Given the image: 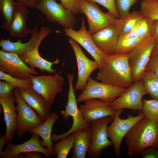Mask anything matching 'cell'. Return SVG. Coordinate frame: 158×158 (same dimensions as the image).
<instances>
[{
	"mask_svg": "<svg viewBox=\"0 0 158 158\" xmlns=\"http://www.w3.org/2000/svg\"><path fill=\"white\" fill-rule=\"evenodd\" d=\"M16 99L13 92L5 96L0 97V104L4 114V119L6 125L5 137L8 142L14 138V134L17 131V114L14 103Z\"/></svg>",
	"mask_w": 158,
	"mask_h": 158,
	"instance_id": "20",
	"label": "cell"
},
{
	"mask_svg": "<svg viewBox=\"0 0 158 158\" xmlns=\"http://www.w3.org/2000/svg\"><path fill=\"white\" fill-rule=\"evenodd\" d=\"M91 36L97 47L107 55L116 53L119 33L115 25L105 28Z\"/></svg>",
	"mask_w": 158,
	"mask_h": 158,
	"instance_id": "18",
	"label": "cell"
},
{
	"mask_svg": "<svg viewBox=\"0 0 158 158\" xmlns=\"http://www.w3.org/2000/svg\"><path fill=\"white\" fill-rule=\"evenodd\" d=\"M155 41L153 37L142 40L129 53L128 61L133 82L141 79Z\"/></svg>",
	"mask_w": 158,
	"mask_h": 158,
	"instance_id": "5",
	"label": "cell"
},
{
	"mask_svg": "<svg viewBox=\"0 0 158 158\" xmlns=\"http://www.w3.org/2000/svg\"><path fill=\"white\" fill-rule=\"evenodd\" d=\"M35 7L43 13L49 20L58 23L64 28H73L76 24L75 15L56 0H39Z\"/></svg>",
	"mask_w": 158,
	"mask_h": 158,
	"instance_id": "8",
	"label": "cell"
},
{
	"mask_svg": "<svg viewBox=\"0 0 158 158\" xmlns=\"http://www.w3.org/2000/svg\"><path fill=\"white\" fill-rule=\"evenodd\" d=\"M0 79L10 83L17 88L32 87V78L21 79L13 77L0 70Z\"/></svg>",
	"mask_w": 158,
	"mask_h": 158,
	"instance_id": "34",
	"label": "cell"
},
{
	"mask_svg": "<svg viewBox=\"0 0 158 158\" xmlns=\"http://www.w3.org/2000/svg\"><path fill=\"white\" fill-rule=\"evenodd\" d=\"M151 55H158V39L156 40L155 45Z\"/></svg>",
	"mask_w": 158,
	"mask_h": 158,
	"instance_id": "47",
	"label": "cell"
},
{
	"mask_svg": "<svg viewBox=\"0 0 158 158\" xmlns=\"http://www.w3.org/2000/svg\"><path fill=\"white\" fill-rule=\"evenodd\" d=\"M41 42L32 50L18 55L25 64H28L33 68H37L42 72L46 71L49 73L57 72L52 68L54 64H58L60 61L58 58L54 62H50L42 58L40 55L38 48Z\"/></svg>",
	"mask_w": 158,
	"mask_h": 158,
	"instance_id": "22",
	"label": "cell"
},
{
	"mask_svg": "<svg viewBox=\"0 0 158 158\" xmlns=\"http://www.w3.org/2000/svg\"><path fill=\"white\" fill-rule=\"evenodd\" d=\"M13 93L16 99L17 112L16 135L21 138L26 131L42 124L44 121L23 100L16 87Z\"/></svg>",
	"mask_w": 158,
	"mask_h": 158,
	"instance_id": "7",
	"label": "cell"
},
{
	"mask_svg": "<svg viewBox=\"0 0 158 158\" xmlns=\"http://www.w3.org/2000/svg\"><path fill=\"white\" fill-rule=\"evenodd\" d=\"M25 153V158H41L42 153L36 151H31Z\"/></svg>",
	"mask_w": 158,
	"mask_h": 158,
	"instance_id": "44",
	"label": "cell"
},
{
	"mask_svg": "<svg viewBox=\"0 0 158 158\" xmlns=\"http://www.w3.org/2000/svg\"><path fill=\"white\" fill-rule=\"evenodd\" d=\"M58 118L56 113L51 112L47 119L42 124L28 131L30 133L36 134L42 137V141H40V144L48 149L51 157L54 155L53 143L51 139V131L54 123Z\"/></svg>",
	"mask_w": 158,
	"mask_h": 158,
	"instance_id": "23",
	"label": "cell"
},
{
	"mask_svg": "<svg viewBox=\"0 0 158 158\" xmlns=\"http://www.w3.org/2000/svg\"><path fill=\"white\" fill-rule=\"evenodd\" d=\"M154 21L149 18L144 16L139 23L138 37L142 40L153 37Z\"/></svg>",
	"mask_w": 158,
	"mask_h": 158,
	"instance_id": "33",
	"label": "cell"
},
{
	"mask_svg": "<svg viewBox=\"0 0 158 158\" xmlns=\"http://www.w3.org/2000/svg\"><path fill=\"white\" fill-rule=\"evenodd\" d=\"M16 87L12 84L6 81H0V97L7 95Z\"/></svg>",
	"mask_w": 158,
	"mask_h": 158,
	"instance_id": "39",
	"label": "cell"
},
{
	"mask_svg": "<svg viewBox=\"0 0 158 158\" xmlns=\"http://www.w3.org/2000/svg\"><path fill=\"white\" fill-rule=\"evenodd\" d=\"M7 141L5 135L0 136V149H2Z\"/></svg>",
	"mask_w": 158,
	"mask_h": 158,
	"instance_id": "46",
	"label": "cell"
},
{
	"mask_svg": "<svg viewBox=\"0 0 158 158\" xmlns=\"http://www.w3.org/2000/svg\"><path fill=\"white\" fill-rule=\"evenodd\" d=\"M140 11L144 16L153 20H158V0H142Z\"/></svg>",
	"mask_w": 158,
	"mask_h": 158,
	"instance_id": "31",
	"label": "cell"
},
{
	"mask_svg": "<svg viewBox=\"0 0 158 158\" xmlns=\"http://www.w3.org/2000/svg\"><path fill=\"white\" fill-rule=\"evenodd\" d=\"M142 41L138 36L128 38L119 37L116 53L129 54Z\"/></svg>",
	"mask_w": 158,
	"mask_h": 158,
	"instance_id": "30",
	"label": "cell"
},
{
	"mask_svg": "<svg viewBox=\"0 0 158 158\" xmlns=\"http://www.w3.org/2000/svg\"><path fill=\"white\" fill-rule=\"evenodd\" d=\"M74 142V133L53 144L54 155L58 158H66L71 149L73 147Z\"/></svg>",
	"mask_w": 158,
	"mask_h": 158,
	"instance_id": "28",
	"label": "cell"
},
{
	"mask_svg": "<svg viewBox=\"0 0 158 158\" xmlns=\"http://www.w3.org/2000/svg\"><path fill=\"white\" fill-rule=\"evenodd\" d=\"M80 13H84L87 17L88 31L91 35L105 28L116 25L117 18L103 12L95 2L80 0Z\"/></svg>",
	"mask_w": 158,
	"mask_h": 158,
	"instance_id": "11",
	"label": "cell"
},
{
	"mask_svg": "<svg viewBox=\"0 0 158 158\" xmlns=\"http://www.w3.org/2000/svg\"><path fill=\"white\" fill-rule=\"evenodd\" d=\"M18 3L27 8H32L35 7V5L39 0H17Z\"/></svg>",
	"mask_w": 158,
	"mask_h": 158,
	"instance_id": "42",
	"label": "cell"
},
{
	"mask_svg": "<svg viewBox=\"0 0 158 158\" xmlns=\"http://www.w3.org/2000/svg\"><path fill=\"white\" fill-rule=\"evenodd\" d=\"M65 33H62L69 37L81 45L93 57L99 66L103 58L107 55L101 51L94 42L91 35L86 28L84 19L82 18L81 26L78 30L70 28H63Z\"/></svg>",
	"mask_w": 158,
	"mask_h": 158,
	"instance_id": "16",
	"label": "cell"
},
{
	"mask_svg": "<svg viewBox=\"0 0 158 158\" xmlns=\"http://www.w3.org/2000/svg\"><path fill=\"white\" fill-rule=\"evenodd\" d=\"M129 54L115 53L105 56L95 77L100 82L126 88L133 83L128 61Z\"/></svg>",
	"mask_w": 158,
	"mask_h": 158,
	"instance_id": "1",
	"label": "cell"
},
{
	"mask_svg": "<svg viewBox=\"0 0 158 158\" xmlns=\"http://www.w3.org/2000/svg\"><path fill=\"white\" fill-rule=\"evenodd\" d=\"M69 42L74 53L78 68V80L74 88V91H82L91 73L99 68V66L95 61H92L86 56L76 42L70 38Z\"/></svg>",
	"mask_w": 158,
	"mask_h": 158,
	"instance_id": "14",
	"label": "cell"
},
{
	"mask_svg": "<svg viewBox=\"0 0 158 158\" xmlns=\"http://www.w3.org/2000/svg\"><path fill=\"white\" fill-rule=\"evenodd\" d=\"M138 0H115L116 10L120 18L126 16L130 13L131 6Z\"/></svg>",
	"mask_w": 158,
	"mask_h": 158,
	"instance_id": "35",
	"label": "cell"
},
{
	"mask_svg": "<svg viewBox=\"0 0 158 158\" xmlns=\"http://www.w3.org/2000/svg\"><path fill=\"white\" fill-rule=\"evenodd\" d=\"M67 76L69 86L68 99L67 104L65 106V109L61 111V113L64 120H66L70 116L72 117L73 123L70 129L64 133L60 135L51 134V140L54 142L65 138L71 133L90 126V123L87 122L83 117L77 105V102L73 87L74 75L67 73Z\"/></svg>",
	"mask_w": 158,
	"mask_h": 158,
	"instance_id": "3",
	"label": "cell"
},
{
	"mask_svg": "<svg viewBox=\"0 0 158 158\" xmlns=\"http://www.w3.org/2000/svg\"><path fill=\"white\" fill-rule=\"evenodd\" d=\"M147 94L141 79L134 82L126 88L121 95L110 102V105L115 111L124 109L140 111L142 108V97Z\"/></svg>",
	"mask_w": 158,
	"mask_h": 158,
	"instance_id": "10",
	"label": "cell"
},
{
	"mask_svg": "<svg viewBox=\"0 0 158 158\" xmlns=\"http://www.w3.org/2000/svg\"><path fill=\"white\" fill-rule=\"evenodd\" d=\"M32 30L31 37L30 40L26 43H22L20 39L17 42H12L9 39L1 38V50L18 55L35 48L39 43L41 42L49 34L51 31L49 28L42 27L39 31L37 24Z\"/></svg>",
	"mask_w": 158,
	"mask_h": 158,
	"instance_id": "15",
	"label": "cell"
},
{
	"mask_svg": "<svg viewBox=\"0 0 158 158\" xmlns=\"http://www.w3.org/2000/svg\"><path fill=\"white\" fill-rule=\"evenodd\" d=\"M61 3L66 8L72 11L75 15L80 13V0H60Z\"/></svg>",
	"mask_w": 158,
	"mask_h": 158,
	"instance_id": "37",
	"label": "cell"
},
{
	"mask_svg": "<svg viewBox=\"0 0 158 158\" xmlns=\"http://www.w3.org/2000/svg\"><path fill=\"white\" fill-rule=\"evenodd\" d=\"M74 133V142L72 157L85 158L91 144L90 128L88 127Z\"/></svg>",
	"mask_w": 158,
	"mask_h": 158,
	"instance_id": "25",
	"label": "cell"
},
{
	"mask_svg": "<svg viewBox=\"0 0 158 158\" xmlns=\"http://www.w3.org/2000/svg\"><path fill=\"white\" fill-rule=\"evenodd\" d=\"M157 78L154 73L145 71L141 80L147 94L153 99L158 100Z\"/></svg>",
	"mask_w": 158,
	"mask_h": 158,
	"instance_id": "29",
	"label": "cell"
},
{
	"mask_svg": "<svg viewBox=\"0 0 158 158\" xmlns=\"http://www.w3.org/2000/svg\"><path fill=\"white\" fill-rule=\"evenodd\" d=\"M0 70L10 75L21 79L32 78L37 75L34 68L29 67L15 54L0 50Z\"/></svg>",
	"mask_w": 158,
	"mask_h": 158,
	"instance_id": "13",
	"label": "cell"
},
{
	"mask_svg": "<svg viewBox=\"0 0 158 158\" xmlns=\"http://www.w3.org/2000/svg\"><path fill=\"white\" fill-rule=\"evenodd\" d=\"M140 154L142 158H158V150L151 147H148L143 150Z\"/></svg>",
	"mask_w": 158,
	"mask_h": 158,
	"instance_id": "40",
	"label": "cell"
},
{
	"mask_svg": "<svg viewBox=\"0 0 158 158\" xmlns=\"http://www.w3.org/2000/svg\"><path fill=\"white\" fill-rule=\"evenodd\" d=\"M145 71L154 73L158 77V55H151Z\"/></svg>",
	"mask_w": 158,
	"mask_h": 158,
	"instance_id": "38",
	"label": "cell"
},
{
	"mask_svg": "<svg viewBox=\"0 0 158 158\" xmlns=\"http://www.w3.org/2000/svg\"><path fill=\"white\" fill-rule=\"evenodd\" d=\"M78 109L85 120L88 123L110 116L114 118L116 111L110 105V102H106L96 99H92L85 101L80 104Z\"/></svg>",
	"mask_w": 158,
	"mask_h": 158,
	"instance_id": "17",
	"label": "cell"
},
{
	"mask_svg": "<svg viewBox=\"0 0 158 158\" xmlns=\"http://www.w3.org/2000/svg\"><path fill=\"white\" fill-rule=\"evenodd\" d=\"M16 3L13 0H0L1 27L6 30L13 18Z\"/></svg>",
	"mask_w": 158,
	"mask_h": 158,
	"instance_id": "27",
	"label": "cell"
},
{
	"mask_svg": "<svg viewBox=\"0 0 158 158\" xmlns=\"http://www.w3.org/2000/svg\"><path fill=\"white\" fill-rule=\"evenodd\" d=\"M123 111L121 109L116 111L112 122L107 128V137L112 143L116 156L121 155L120 147L124 137L136 123L145 117L141 112L136 116L129 115L127 118L122 119L120 116Z\"/></svg>",
	"mask_w": 158,
	"mask_h": 158,
	"instance_id": "4",
	"label": "cell"
},
{
	"mask_svg": "<svg viewBox=\"0 0 158 158\" xmlns=\"http://www.w3.org/2000/svg\"><path fill=\"white\" fill-rule=\"evenodd\" d=\"M143 106L141 112L145 117L151 120L158 122V100H142Z\"/></svg>",
	"mask_w": 158,
	"mask_h": 158,
	"instance_id": "32",
	"label": "cell"
},
{
	"mask_svg": "<svg viewBox=\"0 0 158 158\" xmlns=\"http://www.w3.org/2000/svg\"><path fill=\"white\" fill-rule=\"evenodd\" d=\"M144 16L140 11H134L126 16L117 18L115 25L119 31V37L130 31Z\"/></svg>",
	"mask_w": 158,
	"mask_h": 158,
	"instance_id": "26",
	"label": "cell"
},
{
	"mask_svg": "<svg viewBox=\"0 0 158 158\" xmlns=\"http://www.w3.org/2000/svg\"><path fill=\"white\" fill-rule=\"evenodd\" d=\"M64 81V78L57 72L51 75L34 76L32 78V88L52 105L56 95L62 91Z\"/></svg>",
	"mask_w": 158,
	"mask_h": 158,
	"instance_id": "12",
	"label": "cell"
},
{
	"mask_svg": "<svg viewBox=\"0 0 158 158\" xmlns=\"http://www.w3.org/2000/svg\"><path fill=\"white\" fill-rule=\"evenodd\" d=\"M125 138L127 152L130 157L140 154L148 147L158 150V122L145 117L133 126Z\"/></svg>",
	"mask_w": 158,
	"mask_h": 158,
	"instance_id": "2",
	"label": "cell"
},
{
	"mask_svg": "<svg viewBox=\"0 0 158 158\" xmlns=\"http://www.w3.org/2000/svg\"><path fill=\"white\" fill-rule=\"evenodd\" d=\"M29 13L26 7L16 2L13 18L7 30L11 36L21 39L31 33L32 30H29L26 24Z\"/></svg>",
	"mask_w": 158,
	"mask_h": 158,
	"instance_id": "21",
	"label": "cell"
},
{
	"mask_svg": "<svg viewBox=\"0 0 158 158\" xmlns=\"http://www.w3.org/2000/svg\"><path fill=\"white\" fill-rule=\"evenodd\" d=\"M139 23L130 31L126 34L121 36L119 37L128 38L138 36V29Z\"/></svg>",
	"mask_w": 158,
	"mask_h": 158,
	"instance_id": "43",
	"label": "cell"
},
{
	"mask_svg": "<svg viewBox=\"0 0 158 158\" xmlns=\"http://www.w3.org/2000/svg\"><path fill=\"white\" fill-rule=\"evenodd\" d=\"M126 88H119L99 82L90 77L86 87L76 98L77 102L92 99L111 102L121 95Z\"/></svg>",
	"mask_w": 158,
	"mask_h": 158,
	"instance_id": "6",
	"label": "cell"
},
{
	"mask_svg": "<svg viewBox=\"0 0 158 158\" xmlns=\"http://www.w3.org/2000/svg\"><path fill=\"white\" fill-rule=\"evenodd\" d=\"M0 156L1 158H25V153L14 154L11 151H3L0 149Z\"/></svg>",
	"mask_w": 158,
	"mask_h": 158,
	"instance_id": "41",
	"label": "cell"
},
{
	"mask_svg": "<svg viewBox=\"0 0 158 158\" xmlns=\"http://www.w3.org/2000/svg\"><path fill=\"white\" fill-rule=\"evenodd\" d=\"M157 82H158V77L157 78Z\"/></svg>",
	"mask_w": 158,
	"mask_h": 158,
	"instance_id": "48",
	"label": "cell"
},
{
	"mask_svg": "<svg viewBox=\"0 0 158 158\" xmlns=\"http://www.w3.org/2000/svg\"><path fill=\"white\" fill-rule=\"evenodd\" d=\"M5 150L11 151L15 154L36 151L44 154L46 157H51L48 149L43 147L41 145L39 136L35 133L32 134L30 139L21 144L15 145L11 143H8Z\"/></svg>",
	"mask_w": 158,
	"mask_h": 158,
	"instance_id": "24",
	"label": "cell"
},
{
	"mask_svg": "<svg viewBox=\"0 0 158 158\" xmlns=\"http://www.w3.org/2000/svg\"><path fill=\"white\" fill-rule=\"evenodd\" d=\"M97 3L107 9L108 13L116 18H120L118 13L115 4V0H87Z\"/></svg>",
	"mask_w": 158,
	"mask_h": 158,
	"instance_id": "36",
	"label": "cell"
},
{
	"mask_svg": "<svg viewBox=\"0 0 158 158\" xmlns=\"http://www.w3.org/2000/svg\"><path fill=\"white\" fill-rule=\"evenodd\" d=\"M17 88L19 94L26 102L44 121L47 119L51 113V105L45 98L32 87Z\"/></svg>",
	"mask_w": 158,
	"mask_h": 158,
	"instance_id": "19",
	"label": "cell"
},
{
	"mask_svg": "<svg viewBox=\"0 0 158 158\" xmlns=\"http://www.w3.org/2000/svg\"><path fill=\"white\" fill-rule=\"evenodd\" d=\"M153 37L156 40L158 39V20L154 21V33Z\"/></svg>",
	"mask_w": 158,
	"mask_h": 158,
	"instance_id": "45",
	"label": "cell"
},
{
	"mask_svg": "<svg viewBox=\"0 0 158 158\" xmlns=\"http://www.w3.org/2000/svg\"><path fill=\"white\" fill-rule=\"evenodd\" d=\"M113 119L112 117L108 116L90 123L91 142L87 152L89 158L99 157L101 155L104 149L112 145L111 142L107 137V128Z\"/></svg>",
	"mask_w": 158,
	"mask_h": 158,
	"instance_id": "9",
	"label": "cell"
}]
</instances>
